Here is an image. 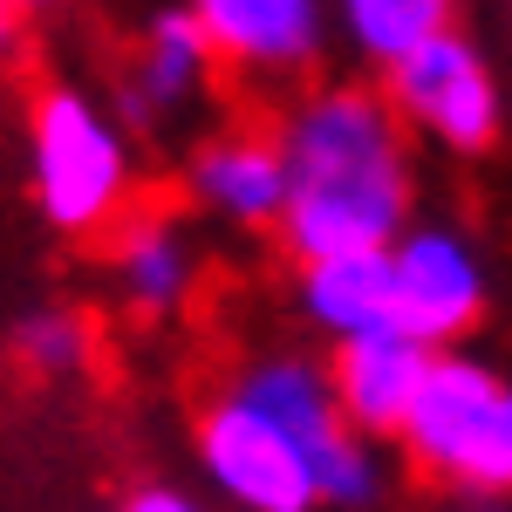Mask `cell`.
<instances>
[{"instance_id": "6da1fadb", "label": "cell", "mask_w": 512, "mask_h": 512, "mask_svg": "<svg viewBox=\"0 0 512 512\" xmlns=\"http://www.w3.org/2000/svg\"><path fill=\"white\" fill-rule=\"evenodd\" d=\"M274 130L287 151V219L274 239L287 267L390 253L424 219V144L376 76L301 82L294 96H280Z\"/></svg>"}, {"instance_id": "7a4b0ae2", "label": "cell", "mask_w": 512, "mask_h": 512, "mask_svg": "<svg viewBox=\"0 0 512 512\" xmlns=\"http://www.w3.org/2000/svg\"><path fill=\"white\" fill-rule=\"evenodd\" d=\"M137 130L89 82L48 76L21 103V205L48 239H110L137 212Z\"/></svg>"}, {"instance_id": "3957f363", "label": "cell", "mask_w": 512, "mask_h": 512, "mask_svg": "<svg viewBox=\"0 0 512 512\" xmlns=\"http://www.w3.org/2000/svg\"><path fill=\"white\" fill-rule=\"evenodd\" d=\"M396 458L437 499H512V362L444 349L417 396Z\"/></svg>"}, {"instance_id": "277c9868", "label": "cell", "mask_w": 512, "mask_h": 512, "mask_svg": "<svg viewBox=\"0 0 512 512\" xmlns=\"http://www.w3.org/2000/svg\"><path fill=\"white\" fill-rule=\"evenodd\" d=\"M226 383L239 396H253L267 417H280L308 444L328 512H383L396 499V465L403 458L349 424V410L335 396V376H328V355L294 349V342H267V349L239 355L226 369Z\"/></svg>"}, {"instance_id": "5b68a950", "label": "cell", "mask_w": 512, "mask_h": 512, "mask_svg": "<svg viewBox=\"0 0 512 512\" xmlns=\"http://www.w3.org/2000/svg\"><path fill=\"white\" fill-rule=\"evenodd\" d=\"M185 444H192L198 485L226 512H328L308 444L253 396H239L226 376L192 403Z\"/></svg>"}, {"instance_id": "8992f818", "label": "cell", "mask_w": 512, "mask_h": 512, "mask_svg": "<svg viewBox=\"0 0 512 512\" xmlns=\"http://www.w3.org/2000/svg\"><path fill=\"white\" fill-rule=\"evenodd\" d=\"M383 89H390L396 117L410 123V137L437 158L478 164L512 130V89L472 28H451V35L424 41L417 55H403L383 76Z\"/></svg>"}, {"instance_id": "52a82bcc", "label": "cell", "mask_w": 512, "mask_h": 512, "mask_svg": "<svg viewBox=\"0 0 512 512\" xmlns=\"http://www.w3.org/2000/svg\"><path fill=\"white\" fill-rule=\"evenodd\" d=\"M396 287H403V328L431 355L472 349V335L492 315V253L465 219L424 212L410 233L390 246Z\"/></svg>"}, {"instance_id": "ba28073f", "label": "cell", "mask_w": 512, "mask_h": 512, "mask_svg": "<svg viewBox=\"0 0 512 512\" xmlns=\"http://www.w3.org/2000/svg\"><path fill=\"white\" fill-rule=\"evenodd\" d=\"M178 192L205 226L239 239H280L287 219V151L274 117H226L198 130L178 158Z\"/></svg>"}, {"instance_id": "9c48e42d", "label": "cell", "mask_w": 512, "mask_h": 512, "mask_svg": "<svg viewBox=\"0 0 512 512\" xmlns=\"http://www.w3.org/2000/svg\"><path fill=\"white\" fill-rule=\"evenodd\" d=\"M198 28L219 48V69L246 89L294 96L321 76L335 48V7L328 0H185Z\"/></svg>"}, {"instance_id": "30bf717a", "label": "cell", "mask_w": 512, "mask_h": 512, "mask_svg": "<svg viewBox=\"0 0 512 512\" xmlns=\"http://www.w3.org/2000/svg\"><path fill=\"white\" fill-rule=\"evenodd\" d=\"M226 76L219 69V48L198 28V14L185 0L171 7H151L144 28L130 35V55H123L117 82H110V103L123 110L130 130H171L192 110L212 103V82Z\"/></svg>"}, {"instance_id": "8fae6325", "label": "cell", "mask_w": 512, "mask_h": 512, "mask_svg": "<svg viewBox=\"0 0 512 512\" xmlns=\"http://www.w3.org/2000/svg\"><path fill=\"white\" fill-rule=\"evenodd\" d=\"M103 280H110V301L137 328L185 321L198 308V287H205L198 226L171 205H137L117 233L103 239Z\"/></svg>"}, {"instance_id": "7c38bea8", "label": "cell", "mask_w": 512, "mask_h": 512, "mask_svg": "<svg viewBox=\"0 0 512 512\" xmlns=\"http://www.w3.org/2000/svg\"><path fill=\"white\" fill-rule=\"evenodd\" d=\"M287 308L328 349H349V342H383L403 335V287H396V260L390 253H342V260H308V267H287Z\"/></svg>"}, {"instance_id": "4fadbf2b", "label": "cell", "mask_w": 512, "mask_h": 512, "mask_svg": "<svg viewBox=\"0 0 512 512\" xmlns=\"http://www.w3.org/2000/svg\"><path fill=\"white\" fill-rule=\"evenodd\" d=\"M431 362L437 355L424 342H403V335H383V342H349V349H328V376H335V396L349 410V424L376 444L403 437L417 396L431 383Z\"/></svg>"}, {"instance_id": "5bb4252c", "label": "cell", "mask_w": 512, "mask_h": 512, "mask_svg": "<svg viewBox=\"0 0 512 512\" xmlns=\"http://www.w3.org/2000/svg\"><path fill=\"white\" fill-rule=\"evenodd\" d=\"M335 7V48L355 62V76H390L403 55L458 28V0H328Z\"/></svg>"}, {"instance_id": "9a60e30c", "label": "cell", "mask_w": 512, "mask_h": 512, "mask_svg": "<svg viewBox=\"0 0 512 512\" xmlns=\"http://www.w3.org/2000/svg\"><path fill=\"white\" fill-rule=\"evenodd\" d=\"M7 355L28 383H82L96 369V321H89V308L62 301V294H41L28 308H14Z\"/></svg>"}, {"instance_id": "2e32d148", "label": "cell", "mask_w": 512, "mask_h": 512, "mask_svg": "<svg viewBox=\"0 0 512 512\" xmlns=\"http://www.w3.org/2000/svg\"><path fill=\"white\" fill-rule=\"evenodd\" d=\"M110 512H226L205 485H185V478H164V472H151V478H130L117 499H110Z\"/></svg>"}, {"instance_id": "e0dca14e", "label": "cell", "mask_w": 512, "mask_h": 512, "mask_svg": "<svg viewBox=\"0 0 512 512\" xmlns=\"http://www.w3.org/2000/svg\"><path fill=\"white\" fill-rule=\"evenodd\" d=\"M7 7V21H41V14H62L69 0H0Z\"/></svg>"}, {"instance_id": "ac0fdd59", "label": "cell", "mask_w": 512, "mask_h": 512, "mask_svg": "<svg viewBox=\"0 0 512 512\" xmlns=\"http://www.w3.org/2000/svg\"><path fill=\"white\" fill-rule=\"evenodd\" d=\"M424 512H512V499H431Z\"/></svg>"}]
</instances>
